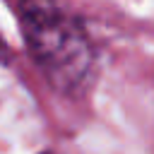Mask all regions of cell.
Here are the masks:
<instances>
[{"label": "cell", "instance_id": "obj_2", "mask_svg": "<svg viewBox=\"0 0 154 154\" xmlns=\"http://www.w3.org/2000/svg\"><path fill=\"white\" fill-rule=\"evenodd\" d=\"M0 60H5V46L0 43Z\"/></svg>", "mask_w": 154, "mask_h": 154}, {"label": "cell", "instance_id": "obj_3", "mask_svg": "<svg viewBox=\"0 0 154 154\" xmlns=\"http://www.w3.org/2000/svg\"><path fill=\"white\" fill-rule=\"evenodd\" d=\"M41 154H51V152H41Z\"/></svg>", "mask_w": 154, "mask_h": 154}, {"label": "cell", "instance_id": "obj_1", "mask_svg": "<svg viewBox=\"0 0 154 154\" xmlns=\"http://www.w3.org/2000/svg\"><path fill=\"white\" fill-rule=\"evenodd\" d=\"M24 43L53 89L79 94L94 75V46L82 24L55 0H17Z\"/></svg>", "mask_w": 154, "mask_h": 154}]
</instances>
